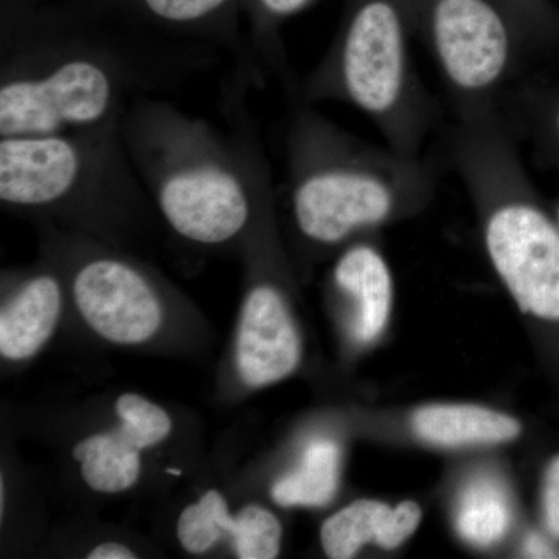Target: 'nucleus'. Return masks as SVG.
Returning a JSON list of instances; mask_svg holds the SVG:
<instances>
[{"mask_svg": "<svg viewBox=\"0 0 559 559\" xmlns=\"http://www.w3.org/2000/svg\"><path fill=\"white\" fill-rule=\"evenodd\" d=\"M248 73L229 92L234 135L171 103L140 95L124 108L120 132L143 187L176 234L216 246L245 234L271 186L270 162L246 109Z\"/></svg>", "mask_w": 559, "mask_h": 559, "instance_id": "1", "label": "nucleus"}, {"mask_svg": "<svg viewBox=\"0 0 559 559\" xmlns=\"http://www.w3.org/2000/svg\"><path fill=\"white\" fill-rule=\"evenodd\" d=\"M448 159L468 193L492 271L559 385V224L502 110L455 120Z\"/></svg>", "mask_w": 559, "mask_h": 559, "instance_id": "2", "label": "nucleus"}, {"mask_svg": "<svg viewBox=\"0 0 559 559\" xmlns=\"http://www.w3.org/2000/svg\"><path fill=\"white\" fill-rule=\"evenodd\" d=\"M296 103L286 170L290 212L305 241L320 249L348 246L429 207L439 180L432 162L364 142L311 103Z\"/></svg>", "mask_w": 559, "mask_h": 559, "instance_id": "3", "label": "nucleus"}, {"mask_svg": "<svg viewBox=\"0 0 559 559\" xmlns=\"http://www.w3.org/2000/svg\"><path fill=\"white\" fill-rule=\"evenodd\" d=\"M197 50H123L84 43L3 47L0 138L61 134L119 120L140 95L182 79Z\"/></svg>", "mask_w": 559, "mask_h": 559, "instance_id": "4", "label": "nucleus"}, {"mask_svg": "<svg viewBox=\"0 0 559 559\" xmlns=\"http://www.w3.org/2000/svg\"><path fill=\"white\" fill-rule=\"evenodd\" d=\"M415 35L417 0H353L330 49L301 84V100L352 106L389 148L423 156L439 106L415 66Z\"/></svg>", "mask_w": 559, "mask_h": 559, "instance_id": "5", "label": "nucleus"}, {"mask_svg": "<svg viewBox=\"0 0 559 559\" xmlns=\"http://www.w3.org/2000/svg\"><path fill=\"white\" fill-rule=\"evenodd\" d=\"M535 0H417V35L436 61L454 120L502 108L554 40Z\"/></svg>", "mask_w": 559, "mask_h": 559, "instance_id": "6", "label": "nucleus"}, {"mask_svg": "<svg viewBox=\"0 0 559 559\" xmlns=\"http://www.w3.org/2000/svg\"><path fill=\"white\" fill-rule=\"evenodd\" d=\"M120 119L103 127L0 138V201L32 212L106 209L143 200Z\"/></svg>", "mask_w": 559, "mask_h": 559, "instance_id": "7", "label": "nucleus"}, {"mask_svg": "<svg viewBox=\"0 0 559 559\" xmlns=\"http://www.w3.org/2000/svg\"><path fill=\"white\" fill-rule=\"evenodd\" d=\"M72 294L80 314L103 340L138 345L159 330V296L130 261L106 253L81 261L73 272Z\"/></svg>", "mask_w": 559, "mask_h": 559, "instance_id": "8", "label": "nucleus"}, {"mask_svg": "<svg viewBox=\"0 0 559 559\" xmlns=\"http://www.w3.org/2000/svg\"><path fill=\"white\" fill-rule=\"evenodd\" d=\"M304 342L285 290L259 280L246 296L237 334V369L246 385L266 388L299 369Z\"/></svg>", "mask_w": 559, "mask_h": 559, "instance_id": "9", "label": "nucleus"}, {"mask_svg": "<svg viewBox=\"0 0 559 559\" xmlns=\"http://www.w3.org/2000/svg\"><path fill=\"white\" fill-rule=\"evenodd\" d=\"M369 237L349 242L331 272L334 289L349 304L353 314L349 334L360 347L381 340L395 301L389 261Z\"/></svg>", "mask_w": 559, "mask_h": 559, "instance_id": "10", "label": "nucleus"}, {"mask_svg": "<svg viewBox=\"0 0 559 559\" xmlns=\"http://www.w3.org/2000/svg\"><path fill=\"white\" fill-rule=\"evenodd\" d=\"M411 440L437 450L489 448L521 439L524 425L507 412L476 403H430L401 421Z\"/></svg>", "mask_w": 559, "mask_h": 559, "instance_id": "11", "label": "nucleus"}, {"mask_svg": "<svg viewBox=\"0 0 559 559\" xmlns=\"http://www.w3.org/2000/svg\"><path fill=\"white\" fill-rule=\"evenodd\" d=\"M421 521V506L415 500L392 506L380 499H358L323 522L320 546L331 559L358 557L367 546L399 550L414 538Z\"/></svg>", "mask_w": 559, "mask_h": 559, "instance_id": "12", "label": "nucleus"}, {"mask_svg": "<svg viewBox=\"0 0 559 559\" xmlns=\"http://www.w3.org/2000/svg\"><path fill=\"white\" fill-rule=\"evenodd\" d=\"M62 307L60 280L53 274L28 278L0 316V353L10 360L32 358L53 334Z\"/></svg>", "mask_w": 559, "mask_h": 559, "instance_id": "13", "label": "nucleus"}, {"mask_svg": "<svg viewBox=\"0 0 559 559\" xmlns=\"http://www.w3.org/2000/svg\"><path fill=\"white\" fill-rule=\"evenodd\" d=\"M516 521V506L506 481L489 474L474 476L460 489L454 506V528L474 549L488 550L503 543Z\"/></svg>", "mask_w": 559, "mask_h": 559, "instance_id": "14", "label": "nucleus"}, {"mask_svg": "<svg viewBox=\"0 0 559 559\" xmlns=\"http://www.w3.org/2000/svg\"><path fill=\"white\" fill-rule=\"evenodd\" d=\"M342 451L336 441L312 440L305 448L299 466L280 477L271 488L275 503L290 507H323L333 500L341 484Z\"/></svg>", "mask_w": 559, "mask_h": 559, "instance_id": "15", "label": "nucleus"}, {"mask_svg": "<svg viewBox=\"0 0 559 559\" xmlns=\"http://www.w3.org/2000/svg\"><path fill=\"white\" fill-rule=\"evenodd\" d=\"M73 457L81 463L84 481L94 491L108 495L134 487L142 469L140 450L119 428L81 440L73 448Z\"/></svg>", "mask_w": 559, "mask_h": 559, "instance_id": "16", "label": "nucleus"}, {"mask_svg": "<svg viewBox=\"0 0 559 559\" xmlns=\"http://www.w3.org/2000/svg\"><path fill=\"white\" fill-rule=\"evenodd\" d=\"M511 100L514 117L506 116L511 127H520L543 160L559 170V84Z\"/></svg>", "mask_w": 559, "mask_h": 559, "instance_id": "17", "label": "nucleus"}, {"mask_svg": "<svg viewBox=\"0 0 559 559\" xmlns=\"http://www.w3.org/2000/svg\"><path fill=\"white\" fill-rule=\"evenodd\" d=\"M230 514L226 499L216 489H209L197 503L180 513L178 539L189 554H205L215 546L223 533H227Z\"/></svg>", "mask_w": 559, "mask_h": 559, "instance_id": "18", "label": "nucleus"}, {"mask_svg": "<svg viewBox=\"0 0 559 559\" xmlns=\"http://www.w3.org/2000/svg\"><path fill=\"white\" fill-rule=\"evenodd\" d=\"M227 533L241 559H274L282 550L283 528L278 518L261 506H248L234 514Z\"/></svg>", "mask_w": 559, "mask_h": 559, "instance_id": "19", "label": "nucleus"}, {"mask_svg": "<svg viewBox=\"0 0 559 559\" xmlns=\"http://www.w3.org/2000/svg\"><path fill=\"white\" fill-rule=\"evenodd\" d=\"M116 411L119 429L140 451L156 447L170 436V415L138 393H123L117 400Z\"/></svg>", "mask_w": 559, "mask_h": 559, "instance_id": "20", "label": "nucleus"}, {"mask_svg": "<svg viewBox=\"0 0 559 559\" xmlns=\"http://www.w3.org/2000/svg\"><path fill=\"white\" fill-rule=\"evenodd\" d=\"M157 20L173 25H193L218 13L227 0H143Z\"/></svg>", "mask_w": 559, "mask_h": 559, "instance_id": "21", "label": "nucleus"}, {"mask_svg": "<svg viewBox=\"0 0 559 559\" xmlns=\"http://www.w3.org/2000/svg\"><path fill=\"white\" fill-rule=\"evenodd\" d=\"M538 513L539 528L559 546V452L540 474Z\"/></svg>", "mask_w": 559, "mask_h": 559, "instance_id": "22", "label": "nucleus"}, {"mask_svg": "<svg viewBox=\"0 0 559 559\" xmlns=\"http://www.w3.org/2000/svg\"><path fill=\"white\" fill-rule=\"evenodd\" d=\"M522 550L530 558H559V546L538 528L528 532L522 540Z\"/></svg>", "mask_w": 559, "mask_h": 559, "instance_id": "23", "label": "nucleus"}, {"mask_svg": "<svg viewBox=\"0 0 559 559\" xmlns=\"http://www.w3.org/2000/svg\"><path fill=\"white\" fill-rule=\"evenodd\" d=\"M90 559H134L135 554L130 547L120 543H103L87 555Z\"/></svg>", "mask_w": 559, "mask_h": 559, "instance_id": "24", "label": "nucleus"}, {"mask_svg": "<svg viewBox=\"0 0 559 559\" xmlns=\"http://www.w3.org/2000/svg\"><path fill=\"white\" fill-rule=\"evenodd\" d=\"M168 473H171V474H178V476H179L180 471H179V469H173V468H170V469H168Z\"/></svg>", "mask_w": 559, "mask_h": 559, "instance_id": "25", "label": "nucleus"}, {"mask_svg": "<svg viewBox=\"0 0 559 559\" xmlns=\"http://www.w3.org/2000/svg\"><path fill=\"white\" fill-rule=\"evenodd\" d=\"M555 215H557V219H558V224H559V204H558L557 210H555Z\"/></svg>", "mask_w": 559, "mask_h": 559, "instance_id": "26", "label": "nucleus"}]
</instances>
